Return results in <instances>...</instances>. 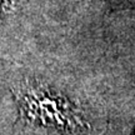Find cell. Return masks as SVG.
<instances>
[{
	"label": "cell",
	"mask_w": 135,
	"mask_h": 135,
	"mask_svg": "<svg viewBox=\"0 0 135 135\" xmlns=\"http://www.w3.org/2000/svg\"><path fill=\"white\" fill-rule=\"evenodd\" d=\"M19 104L20 115L29 124L66 131H78L86 128V123L71 103L38 84L26 83L20 88Z\"/></svg>",
	"instance_id": "6da1fadb"
},
{
	"label": "cell",
	"mask_w": 135,
	"mask_h": 135,
	"mask_svg": "<svg viewBox=\"0 0 135 135\" xmlns=\"http://www.w3.org/2000/svg\"><path fill=\"white\" fill-rule=\"evenodd\" d=\"M14 0H0V9H9L13 5Z\"/></svg>",
	"instance_id": "7a4b0ae2"
}]
</instances>
